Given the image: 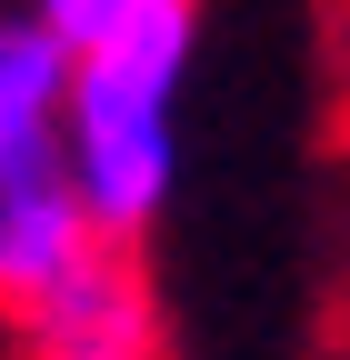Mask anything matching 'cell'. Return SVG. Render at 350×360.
Here are the masks:
<instances>
[{"label":"cell","instance_id":"cell-1","mask_svg":"<svg viewBox=\"0 0 350 360\" xmlns=\"http://www.w3.org/2000/svg\"><path fill=\"white\" fill-rule=\"evenodd\" d=\"M200 51V0H120L101 30H80V80H70V160L91 220L110 240H141L181 191V90Z\"/></svg>","mask_w":350,"mask_h":360},{"label":"cell","instance_id":"cell-2","mask_svg":"<svg viewBox=\"0 0 350 360\" xmlns=\"http://www.w3.org/2000/svg\"><path fill=\"white\" fill-rule=\"evenodd\" d=\"M101 240L60 110H0V321Z\"/></svg>","mask_w":350,"mask_h":360},{"label":"cell","instance_id":"cell-3","mask_svg":"<svg viewBox=\"0 0 350 360\" xmlns=\"http://www.w3.org/2000/svg\"><path fill=\"white\" fill-rule=\"evenodd\" d=\"M0 330H11V360H160V290L141 270V240H110L101 231Z\"/></svg>","mask_w":350,"mask_h":360},{"label":"cell","instance_id":"cell-4","mask_svg":"<svg viewBox=\"0 0 350 360\" xmlns=\"http://www.w3.org/2000/svg\"><path fill=\"white\" fill-rule=\"evenodd\" d=\"M40 11H51V20H60V30L80 40V30H101V20L120 11V0H40Z\"/></svg>","mask_w":350,"mask_h":360}]
</instances>
